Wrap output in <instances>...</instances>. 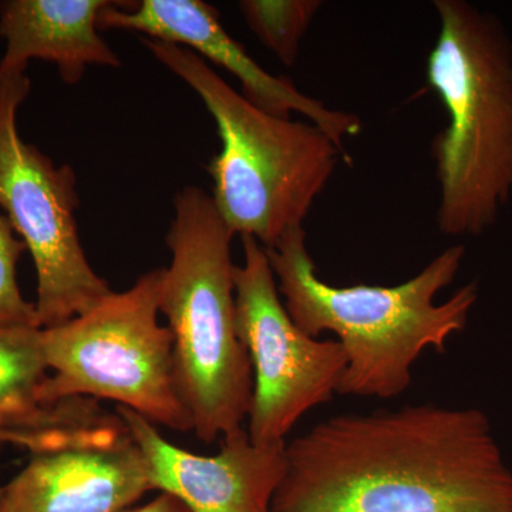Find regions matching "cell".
Instances as JSON below:
<instances>
[{
  "label": "cell",
  "instance_id": "6da1fadb",
  "mask_svg": "<svg viewBox=\"0 0 512 512\" xmlns=\"http://www.w3.org/2000/svg\"><path fill=\"white\" fill-rule=\"evenodd\" d=\"M285 453L272 512H512V471L481 410L345 414Z\"/></svg>",
  "mask_w": 512,
  "mask_h": 512
},
{
  "label": "cell",
  "instance_id": "7a4b0ae2",
  "mask_svg": "<svg viewBox=\"0 0 512 512\" xmlns=\"http://www.w3.org/2000/svg\"><path fill=\"white\" fill-rule=\"evenodd\" d=\"M265 251L295 325L312 338L325 332L338 336L348 357L338 390L343 396L386 400L406 392L421 353H443L451 336L466 329L478 301V284L471 282L436 303L460 272L463 245L441 252L396 286L326 284L316 272L303 227L289 229Z\"/></svg>",
  "mask_w": 512,
  "mask_h": 512
},
{
  "label": "cell",
  "instance_id": "3957f363",
  "mask_svg": "<svg viewBox=\"0 0 512 512\" xmlns=\"http://www.w3.org/2000/svg\"><path fill=\"white\" fill-rule=\"evenodd\" d=\"M434 8L427 82L448 113L431 141L437 225L447 237H480L512 202V39L500 18L466 0Z\"/></svg>",
  "mask_w": 512,
  "mask_h": 512
},
{
  "label": "cell",
  "instance_id": "277c9868",
  "mask_svg": "<svg viewBox=\"0 0 512 512\" xmlns=\"http://www.w3.org/2000/svg\"><path fill=\"white\" fill-rule=\"evenodd\" d=\"M160 313L174 339V369L192 431L205 444L244 429L254 370L237 330L234 232L214 200L190 185L174 198Z\"/></svg>",
  "mask_w": 512,
  "mask_h": 512
},
{
  "label": "cell",
  "instance_id": "5b68a950",
  "mask_svg": "<svg viewBox=\"0 0 512 512\" xmlns=\"http://www.w3.org/2000/svg\"><path fill=\"white\" fill-rule=\"evenodd\" d=\"M141 42L200 96L217 124L222 148L208 164L211 197L231 231L272 248L289 229L303 227L339 157L352 164L332 138L315 124L256 109L197 53L146 37Z\"/></svg>",
  "mask_w": 512,
  "mask_h": 512
},
{
  "label": "cell",
  "instance_id": "8992f818",
  "mask_svg": "<svg viewBox=\"0 0 512 512\" xmlns=\"http://www.w3.org/2000/svg\"><path fill=\"white\" fill-rule=\"evenodd\" d=\"M161 276L163 268L153 269L89 312L42 329L43 355L53 372L40 393L43 403L106 399L154 426L194 429L175 379L173 333L158 323Z\"/></svg>",
  "mask_w": 512,
  "mask_h": 512
},
{
  "label": "cell",
  "instance_id": "52a82bcc",
  "mask_svg": "<svg viewBox=\"0 0 512 512\" xmlns=\"http://www.w3.org/2000/svg\"><path fill=\"white\" fill-rule=\"evenodd\" d=\"M26 70L0 74V208L35 262L40 328H55L99 305L111 292L80 242L76 173L26 143L18 111L29 96Z\"/></svg>",
  "mask_w": 512,
  "mask_h": 512
},
{
  "label": "cell",
  "instance_id": "ba28073f",
  "mask_svg": "<svg viewBox=\"0 0 512 512\" xmlns=\"http://www.w3.org/2000/svg\"><path fill=\"white\" fill-rule=\"evenodd\" d=\"M244 264L235 265L237 330L254 370L247 433L259 446L286 443L292 427L338 393L348 357L338 340H319L286 312L265 248L241 237Z\"/></svg>",
  "mask_w": 512,
  "mask_h": 512
},
{
  "label": "cell",
  "instance_id": "9c48e42d",
  "mask_svg": "<svg viewBox=\"0 0 512 512\" xmlns=\"http://www.w3.org/2000/svg\"><path fill=\"white\" fill-rule=\"evenodd\" d=\"M150 491L140 447L109 412L63 446L32 454L0 487V512H120Z\"/></svg>",
  "mask_w": 512,
  "mask_h": 512
},
{
  "label": "cell",
  "instance_id": "30bf717a",
  "mask_svg": "<svg viewBox=\"0 0 512 512\" xmlns=\"http://www.w3.org/2000/svg\"><path fill=\"white\" fill-rule=\"evenodd\" d=\"M99 29L137 32L146 39L197 53L205 62L210 60L237 77L242 96L256 109L284 120H291L292 113L302 114L328 134L343 156L352 161L343 141L360 133L359 117L328 109L322 101L299 92L288 77L274 76L262 69L225 30L214 6L201 0H141L127 8L121 2H109L101 10Z\"/></svg>",
  "mask_w": 512,
  "mask_h": 512
},
{
  "label": "cell",
  "instance_id": "8fae6325",
  "mask_svg": "<svg viewBox=\"0 0 512 512\" xmlns=\"http://www.w3.org/2000/svg\"><path fill=\"white\" fill-rule=\"evenodd\" d=\"M136 440L154 490L177 497L191 512H272L286 471V443L259 446L241 429L221 439L215 456L174 446L143 416L117 406Z\"/></svg>",
  "mask_w": 512,
  "mask_h": 512
},
{
  "label": "cell",
  "instance_id": "7c38bea8",
  "mask_svg": "<svg viewBox=\"0 0 512 512\" xmlns=\"http://www.w3.org/2000/svg\"><path fill=\"white\" fill-rule=\"evenodd\" d=\"M47 377L42 329L0 328V447L52 450L107 413L89 397L43 403Z\"/></svg>",
  "mask_w": 512,
  "mask_h": 512
},
{
  "label": "cell",
  "instance_id": "4fadbf2b",
  "mask_svg": "<svg viewBox=\"0 0 512 512\" xmlns=\"http://www.w3.org/2000/svg\"><path fill=\"white\" fill-rule=\"evenodd\" d=\"M107 0H5L0 2V74L26 70L32 59L53 63L66 84L83 79L89 66L120 67L99 33Z\"/></svg>",
  "mask_w": 512,
  "mask_h": 512
},
{
  "label": "cell",
  "instance_id": "5bb4252c",
  "mask_svg": "<svg viewBox=\"0 0 512 512\" xmlns=\"http://www.w3.org/2000/svg\"><path fill=\"white\" fill-rule=\"evenodd\" d=\"M322 5L319 0H242L239 10L259 42L292 67Z\"/></svg>",
  "mask_w": 512,
  "mask_h": 512
},
{
  "label": "cell",
  "instance_id": "9a60e30c",
  "mask_svg": "<svg viewBox=\"0 0 512 512\" xmlns=\"http://www.w3.org/2000/svg\"><path fill=\"white\" fill-rule=\"evenodd\" d=\"M28 251L3 212H0V328H40L35 303L26 301L16 268Z\"/></svg>",
  "mask_w": 512,
  "mask_h": 512
},
{
  "label": "cell",
  "instance_id": "2e32d148",
  "mask_svg": "<svg viewBox=\"0 0 512 512\" xmlns=\"http://www.w3.org/2000/svg\"><path fill=\"white\" fill-rule=\"evenodd\" d=\"M120 512H191L187 505L181 503L177 497L167 493H160L147 504L133 505Z\"/></svg>",
  "mask_w": 512,
  "mask_h": 512
},
{
  "label": "cell",
  "instance_id": "e0dca14e",
  "mask_svg": "<svg viewBox=\"0 0 512 512\" xmlns=\"http://www.w3.org/2000/svg\"><path fill=\"white\" fill-rule=\"evenodd\" d=\"M0 487H2V485H0Z\"/></svg>",
  "mask_w": 512,
  "mask_h": 512
}]
</instances>
